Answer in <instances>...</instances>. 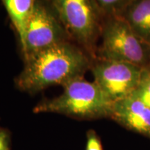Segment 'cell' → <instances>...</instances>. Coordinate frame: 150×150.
I'll list each match as a JSON object with an SVG mask.
<instances>
[{"mask_svg":"<svg viewBox=\"0 0 150 150\" xmlns=\"http://www.w3.org/2000/svg\"><path fill=\"white\" fill-rule=\"evenodd\" d=\"M142 67L125 61L101 59L92 64L95 81L113 102L129 96L139 84Z\"/></svg>","mask_w":150,"mask_h":150,"instance_id":"obj_6","label":"cell"},{"mask_svg":"<svg viewBox=\"0 0 150 150\" xmlns=\"http://www.w3.org/2000/svg\"><path fill=\"white\" fill-rule=\"evenodd\" d=\"M101 34L102 59L125 61L141 67L150 65V45L133 31L122 17H108Z\"/></svg>","mask_w":150,"mask_h":150,"instance_id":"obj_4","label":"cell"},{"mask_svg":"<svg viewBox=\"0 0 150 150\" xmlns=\"http://www.w3.org/2000/svg\"><path fill=\"white\" fill-rule=\"evenodd\" d=\"M70 38L91 55L102 31L103 16L95 0H46Z\"/></svg>","mask_w":150,"mask_h":150,"instance_id":"obj_3","label":"cell"},{"mask_svg":"<svg viewBox=\"0 0 150 150\" xmlns=\"http://www.w3.org/2000/svg\"><path fill=\"white\" fill-rule=\"evenodd\" d=\"M62 86L61 95L42 101L33 112H54L79 120L111 117L114 102L95 81L79 76Z\"/></svg>","mask_w":150,"mask_h":150,"instance_id":"obj_2","label":"cell"},{"mask_svg":"<svg viewBox=\"0 0 150 150\" xmlns=\"http://www.w3.org/2000/svg\"><path fill=\"white\" fill-rule=\"evenodd\" d=\"M134 93L150 108V65L142 68L139 84Z\"/></svg>","mask_w":150,"mask_h":150,"instance_id":"obj_11","label":"cell"},{"mask_svg":"<svg viewBox=\"0 0 150 150\" xmlns=\"http://www.w3.org/2000/svg\"><path fill=\"white\" fill-rule=\"evenodd\" d=\"M120 16L142 40L150 45V0H134Z\"/></svg>","mask_w":150,"mask_h":150,"instance_id":"obj_8","label":"cell"},{"mask_svg":"<svg viewBox=\"0 0 150 150\" xmlns=\"http://www.w3.org/2000/svg\"><path fill=\"white\" fill-rule=\"evenodd\" d=\"M89 56L69 40L35 53L24 60L23 70L16 79L17 87L34 94L52 86H63L91 67Z\"/></svg>","mask_w":150,"mask_h":150,"instance_id":"obj_1","label":"cell"},{"mask_svg":"<svg viewBox=\"0 0 150 150\" xmlns=\"http://www.w3.org/2000/svg\"><path fill=\"white\" fill-rule=\"evenodd\" d=\"M86 150H104L100 138L94 130H89L87 132Z\"/></svg>","mask_w":150,"mask_h":150,"instance_id":"obj_12","label":"cell"},{"mask_svg":"<svg viewBox=\"0 0 150 150\" xmlns=\"http://www.w3.org/2000/svg\"><path fill=\"white\" fill-rule=\"evenodd\" d=\"M110 117L131 130L150 137V108L134 93L114 102Z\"/></svg>","mask_w":150,"mask_h":150,"instance_id":"obj_7","label":"cell"},{"mask_svg":"<svg viewBox=\"0 0 150 150\" xmlns=\"http://www.w3.org/2000/svg\"><path fill=\"white\" fill-rule=\"evenodd\" d=\"M103 16H120L134 0H95Z\"/></svg>","mask_w":150,"mask_h":150,"instance_id":"obj_10","label":"cell"},{"mask_svg":"<svg viewBox=\"0 0 150 150\" xmlns=\"http://www.w3.org/2000/svg\"><path fill=\"white\" fill-rule=\"evenodd\" d=\"M10 134L6 129L0 127V150H10Z\"/></svg>","mask_w":150,"mask_h":150,"instance_id":"obj_13","label":"cell"},{"mask_svg":"<svg viewBox=\"0 0 150 150\" xmlns=\"http://www.w3.org/2000/svg\"><path fill=\"white\" fill-rule=\"evenodd\" d=\"M1 1L18 35L21 45L36 0H1Z\"/></svg>","mask_w":150,"mask_h":150,"instance_id":"obj_9","label":"cell"},{"mask_svg":"<svg viewBox=\"0 0 150 150\" xmlns=\"http://www.w3.org/2000/svg\"><path fill=\"white\" fill-rule=\"evenodd\" d=\"M69 39L64 27L46 0H36L21 45L24 60Z\"/></svg>","mask_w":150,"mask_h":150,"instance_id":"obj_5","label":"cell"}]
</instances>
